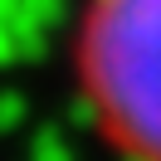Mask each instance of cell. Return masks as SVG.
I'll use <instances>...</instances> for the list:
<instances>
[{"instance_id":"obj_1","label":"cell","mask_w":161,"mask_h":161,"mask_svg":"<svg viewBox=\"0 0 161 161\" xmlns=\"http://www.w3.org/2000/svg\"><path fill=\"white\" fill-rule=\"evenodd\" d=\"M73 78L108 147L161 161V0H83Z\"/></svg>"}]
</instances>
